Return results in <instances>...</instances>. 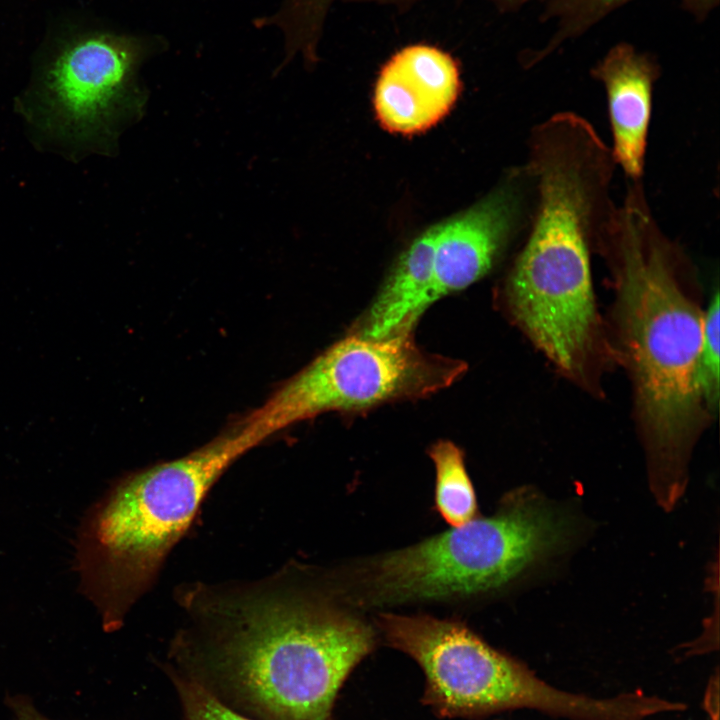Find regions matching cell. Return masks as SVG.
<instances>
[{
  "instance_id": "6da1fadb",
  "label": "cell",
  "mask_w": 720,
  "mask_h": 720,
  "mask_svg": "<svg viewBox=\"0 0 720 720\" xmlns=\"http://www.w3.org/2000/svg\"><path fill=\"white\" fill-rule=\"evenodd\" d=\"M163 669L255 720H333L340 689L375 633L286 565L254 581L193 582Z\"/></svg>"
},
{
  "instance_id": "7a4b0ae2",
  "label": "cell",
  "mask_w": 720,
  "mask_h": 720,
  "mask_svg": "<svg viewBox=\"0 0 720 720\" xmlns=\"http://www.w3.org/2000/svg\"><path fill=\"white\" fill-rule=\"evenodd\" d=\"M609 211L598 236L618 282L623 346L633 375L652 466V489L672 507L684 490V465L702 397L697 367L703 313L678 277L679 250L660 230L640 183Z\"/></svg>"
},
{
  "instance_id": "3957f363",
  "label": "cell",
  "mask_w": 720,
  "mask_h": 720,
  "mask_svg": "<svg viewBox=\"0 0 720 720\" xmlns=\"http://www.w3.org/2000/svg\"><path fill=\"white\" fill-rule=\"evenodd\" d=\"M270 436L245 416L192 452L121 479L93 513L81 550L88 593L104 628L123 624L154 585L222 474Z\"/></svg>"
},
{
  "instance_id": "277c9868",
  "label": "cell",
  "mask_w": 720,
  "mask_h": 720,
  "mask_svg": "<svg viewBox=\"0 0 720 720\" xmlns=\"http://www.w3.org/2000/svg\"><path fill=\"white\" fill-rule=\"evenodd\" d=\"M576 533L567 510L521 490L490 517L369 561L358 574L359 593L364 602L379 605L489 592L561 552Z\"/></svg>"
},
{
  "instance_id": "5b68a950",
  "label": "cell",
  "mask_w": 720,
  "mask_h": 720,
  "mask_svg": "<svg viewBox=\"0 0 720 720\" xmlns=\"http://www.w3.org/2000/svg\"><path fill=\"white\" fill-rule=\"evenodd\" d=\"M378 628L390 647L421 667L425 677L421 701L440 718L478 719L519 708L570 720L643 717L637 693L595 699L561 691L457 620L383 613Z\"/></svg>"
},
{
  "instance_id": "8992f818",
  "label": "cell",
  "mask_w": 720,
  "mask_h": 720,
  "mask_svg": "<svg viewBox=\"0 0 720 720\" xmlns=\"http://www.w3.org/2000/svg\"><path fill=\"white\" fill-rule=\"evenodd\" d=\"M466 369L462 360L424 352L411 334L375 340L355 333L322 352L247 416L272 436L324 412L427 397Z\"/></svg>"
},
{
  "instance_id": "52a82bcc",
  "label": "cell",
  "mask_w": 720,
  "mask_h": 720,
  "mask_svg": "<svg viewBox=\"0 0 720 720\" xmlns=\"http://www.w3.org/2000/svg\"><path fill=\"white\" fill-rule=\"evenodd\" d=\"M162 40L107 30L62 38L39 67L33 88L42 129L75 147L111 149L146 96L137 82L141 64Z\"/></svg>"
},
{
  "instance_id": "ba28073f",
  "label": "cell",
  "mask_w": 720,
  "mask_h": 720,
  "mask_svg": "<svg viewBox=\"0 0 720 720\" xmlns=\"http://www.w3.org/2000/svg\"><path fill=\"white\" fill-rule=\"evenodd\" d=\"M460 87L458 64L448 52L425 43L405 46L378 75L374 91L377 119L393 133L423 132L448 113Z\"/></svg>"
},
{
  "instance_id": "9c48e42d",
  "label": "cell",
  "mask_w": 720,
  "mask_h": 720,
  "mask_svg": "<svg viewBox=\"0 0 720 720\" xmlns=\"http://www.w3.org/2000/svg\"><path fill=\"white\" fill-rule=\"evenodd\" d=\"M521 204L518 188L507 184L439 223L430 305L468 287L490 270L517 224Z\"/></svg>"
},
{
  "instance_id": "30bf717a",
  "label": "cell",
  "mask_w": 720,
  "mask_h": 720,
  "mask_svg": "<svg viewBox=\"0 0 720 720\" xmlns=\"http://www.w3.org/2000/svg\"><path fill=\"white\" fill-rule=\"evenodd\" d=\"M607 97L612 156L632 182L643 175L652 92L660 75L656 58L627 42L612 46L591 70Z\"/></svg>"
},
{
  "instance_id": "8fae6325",
  "label": "cell",
  "mask_w": 720,
  "mask_h": 720,
  "mask_svg": "<svg viewBox=\"0 0 720 720\" xmlns=\"http://www.w3.org/2000/svg\"><path fill=\"white\" fill-rule=\"evenodd\" d=\"M438 227L425 230L400 255L356 334L375 340L411 334L430 305Z\"/></svg>"
},
{
  "instance_id": "7c38bea8",
  "label": "cell",
  "mask_w": 720,
  "mask_h": 720,
  "mask_svg": "<svg viewBox=\"0 0 720 720\" xmlns=\"http://www.w3.org/2000/svg\"><path fill=\"white\" fill-rule=\"evenodd\" d=\"M436 470L435 505L452 527L477 514L476 494L465 468L463 451L451 441H438L429 450Z\"/></svg>"
},
{
  "instance_id": "4fadbf2b",
  "label": "cell",
  "mask_w": 720,
  "mask_h": 720,
  "mask_svg": "<svg viewBox=\"0 0 720 720\" xmlns=\"http://www.w3.org/2000/svg\"><path fill=\"white\" fill-rule=\"evenodd\" d=\"M633 0H548L541 18L553 21L554 33L547 43L532 51L530 64L537 63L568 40L585 34L613 11Z\"/></svg>"
},
{
  "instance_id": "5bb4252c",
  "label": "cell",
  "mask_w": 720,
  "mask_h": 720,
  "mask_svg": "<svg viewBox=\"0 0 720 720\" xmlns=\"http://www.w3.org/2000/svg\"><path fill=\"white\" fill-rule=\"evenodd\" d=\"M719 293L715 292L703 313L702 340L697 378L703 404L712 411L719 398Z\"/></svg>"
},
{
  "instance_id": "9a60e30c",
  "label": "cell",
  "mask_w": 720,
  "mask_h": 720,
  "mask_svg": "<svg viewBox=\"0 0 720 720\" xmlns=\"http://www.w3.org/2000/svg\"><path fill=\"white\" fill-rule=\"evenodd\" d=\"M163 670L177 692L182 720H255L230 708L185 676Z\"/></svg>"
},
{
  "instance_id": "2e32d148",
  "label": "cell",
  "mask_w": 720,
  "mask_h": 720,
  "mask_svg": "<svg viewBox=\"0 0 720 720\" xmlns=\"http://www.w3.org/2000/svg\"><path fill=\"white\" fill-rule=\"evenodd\" d=\"M5 704L12 713L11 720H52L42 714L27 695L8 694Z\"/></svg>"
},
{
  "instance_id": "e0dca14e",
  "label": "cell",
  "mask_w": 720,
  "mask_h": 720,
  "mask_svg": "<svg viewBox=\"0 0 720 720\" xmlns=\"http://www.w3.org/2000/svg\"><path fill=\"white\" fill-rule=\"evenodd\" d=\"M343 3H358V4H377V5H389L394 6L398 9H406L410 6L424 0H339ZM492 2L503 11L513 10L519 8L524 3L530 0H487Z\"/></svg>"
},
{
  "instance_id": "ac0fdd59",
  "label": "cell",
  "mask_w": 720,
  "mask_h": 720,
  "mask_svg": "<svg viewBox=\"0 0 720 720\" xmlns=\"http://www.w3.org/2000/svg\"><path fill=\"white\" fill-rule=\"evenodd\" d=\"M682 7L695 19L705 20L710 13L717 8L719 0H679Z\"/></svg>"
}]
</instances>
